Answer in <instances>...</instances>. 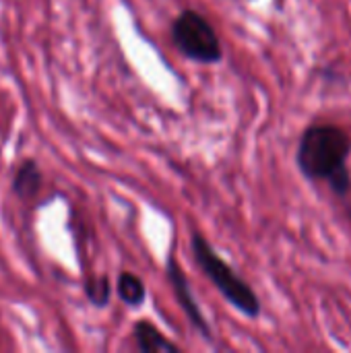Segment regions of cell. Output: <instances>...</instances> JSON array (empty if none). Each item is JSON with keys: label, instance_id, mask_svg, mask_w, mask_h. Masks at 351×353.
I'll use <instances>...</instances> for the list:
<instances>
[{"label": "cell", "instance_id": "277c9868", "mask_svg": "<svg viewBox=\"0 0 351 353\" xmlns=\"http://www.w3.org/2000/svg\"><path fill=\"white\" fill-rule=\"evenodd\" d=\"M166 277L172 285V292L182 308V312L186 314V319L190 321V325L201 333L203 339L211 341L213 339V329L205 316V312L201 310L199 302L194 300L192 296V290H190V281L186 277V273L182 271L180 263L176 256H168V263H166Z\"/></svg>", "mask_w": 351, "mask_h": 353}, {"label": "cell", "instance_id": "6da1fadb", "mask_svg": "<svg viewBox=\"0 0 351 353\" xmlns=\"http://www.w3.org/2000/svg\"><path fill=\"white\" fill-rule=\"evenodd\" d=\"M350 153L351 139L341 126L317 122L302 132L296 163L304 178L325 182L337 196H348L351 190Z\"/></svg>", "mask_w": 351, "mask_h": 353}, {"label": "cell", "instance_id": "7a4b0ae2", "mask_svg": "<svg viewBox=\"0 0 351 353\" xmlns=\"http://www.w3.org/2000/svg\"><path fill=\"white\" fill-rule=\"evenodd\" d=\"M190 246H192V256L199 269L213 283V288L221 294V298L240 314L248 319H259L263 312V304L257 292L252 290V285L246 279H242L234 271V267H230L219 256V252L211 246V242L201 232H192Z\"/></svg>", "mask_w": 351, "mask_h": 353}, {"label": "cell", "instance_id": "8992f818", "mask_svg": "<svg viewBox=\"0 0 351 353\" xmlns=\"http://www.w3.org/2000/svg\"><path fill=\"white\" fill-rule=\"evenodd\" d=\"M137 350L143 353H180V345L170 341L151 321L141 319L132 327Z\"/></svg>", "mask_w": 351, "mask_h": 353}, {"label": "cell", "instance_id": "5b68a950", "mask_svg": "<svg viewBox=\"0 0 351 353\" xmlns=\"http://www.w3.org/2000/svg\"><path fill=\"white\" fill-rule=\"evenodd\" d=\"M43 188V172L37 163V159L27 157L19 163V168L12 174L10 180V192L14 194V199L27 203L31 199H35Z\"/></svg>", "mask_w": 351, "mask_h": 353}, {"label": "cell", "instance_id": "ba28073f", "mask_svg": "<svg viewBox=\"0 0 351 353\" xmlns=\"http://www.w3.org/2000/svg\"><path fill=\"white\" fill-rule=\"evenodd\" d=\"M112 281L108 275H89L83 283V292L87 302L93 308H106L112 300Z\"/></svg>", "mask_w": 351, "mask_h": 353}, {"label": "cell", "instance_id": "52a82bcc", "mask_svg": "<svg viewBox=\"0 0 351 353\" xmlns=\"http://www.w3.org/2000/svg\"><path fill=\"white\" fill-rule=\"evenodd\" d=\"M116 294L120 298L122 304H126L128 308H141L147 300V288L145 281L130 273V271H122L116 279Z\"/></svg>", "mask_w": 351, "mask_h": 353}, {"label": "cell", "instance_id": "3957f363", "mask_svg": "<svg viewBox=\"0 0 351 353\" xmlns=\"http://www.w3.org/2000/svg\"><path fill=\"white\" fill-rule=\"evenodd\" d=\"M178 52L199 64H217L223 60L221 39L211 21L194 8H184L170 27Z\"/></svg>", "mask_w": 351, "mask_h": 353}]
</instances>
